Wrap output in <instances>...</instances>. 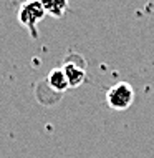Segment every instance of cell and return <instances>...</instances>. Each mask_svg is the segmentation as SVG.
<instances>
[{
  "label": "cell",
  "mask_w": 154,
  "mask_h": 158,
  "mask_svg": "<svg viewBox=\"0 0 154 158\" xmlns=\"http://www.w3.org/2000/svg\"><path fill=\"white\" fill-rule=\"evenodd\" d=\"M45 15L46 12L41 7L40 0H27L18 8V22L25 28H28L33 38L37 37V23H40L45 19Z\"/></svg>",
  "instance_id": "6da1fadb"
},
{
  "label": "cell",
  "mask_w": 154,
  "mask_h": 158,
  "mask_svg": "<svg viewBox=\"0 0 154 158\" xmlns=\"http://www.w3.org/2000/svg\"><path fill=\"white\" fill-rule=\"evenodd\" d=\"M134 102V90L128 82H118L106 93V103L116 112H124Z\"/></svg>",
  "instance_id": "7a4b0ae2"
},
{
  "label": "cell",
  "mask_w": 154,
  "mask_h": 158,
  "mask_svg": "<svg viewBox=\"0 0 154 158\" xmlns=\"http://www.w3.org/2000/svg\"><path fill=\"white\" fill-rule=\"evenodd\" d=\"M61 70L65 72L70 88H76L86 80V60L80 53H70L63 63Z\"/></svg>",
  "instance_id": "3957f363"
},
{
  "label": "cell",
  "mask_w": 154,
  "mask_h": 158,
  "mask_svg": "<svg viewBox=\"0 0 154 158\" xmlns=\"http://www.w3.org/2000/svg\"><path fill=\"white\" fill-rule=\"evenodd\" d=\"M46 85L57 93H63V92H66L68 88H70V83H68L66 75H65V72L61 70V67L50 70L48 77H46Z\"/></svg>",
  "instance_id": "277c9868"
},
{
  "label": "cell",
  "mask_w": 154,
  "mask_h": 158,
  "mask_svg": "<svg viewBox=\"0 0 154 158\" xmlns=\"http://www.w3.org/2000/svg\"><path fill=\"white\" fill-rule=\"evenodd\" d=\"M40 3L46 14L53 17H63L68 10V0H40Z\"/></svg>",
  "instance_id": "5b68a950"
}]
</instances>
